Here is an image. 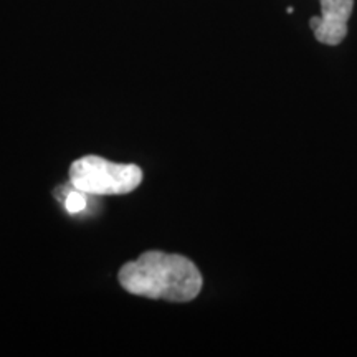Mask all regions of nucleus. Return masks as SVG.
I'll return each instance as SVG.
<instances>
[{
	"label": "nucleus",
	"mask_w": 357,
	"mask_h": 357,
	"mask_svg": "<svg viewBox=\"0 0 357 357\" xmlns=\"http://www.w3.org/2000/svg\"><path fill=\"white\" fill-rule=\"evenodd\" d=\"M128 293L149 300L187 303L202 289V275L187 257L176 253L146 252L128 261L118 275Z\"/></svg>",
	"instance_id": "obj_1"
},
{
	"label": "nucleus",
	"mask_w": 357,
	"mask_h": 357,
	"mask_svg": "<svg viewBox=\"0 0 357 357\" xmlns=\"http://www.w3.org/2000/svg\"><path fill=\"white\" fill-rule=\"evenodd\" d=\"M70 182L73 189L86 195H124L139 187L142 171L136 164H118L100 155H84L71 164Z\"/></svg>",
	"instance_id": "obj_2"
},
{
	"label": "nucleus",
	"mask_w": 357,
	"mask_h": 357,
	"mask_svg": "<svg viewBox=\"0 0 357 357\" xmlns=\"http://www.w3.org/2000/svg\"><path fill=\"white\" fill-rule=\"evenodd\" d=\"M321 17H312L310 26L318 42L339 45L347 35V22L351 19L354 0H319Z\"/></svg>",
	"instance_id": "obj_3"
},
{
	"label": "nucleus",
	"mask_w": 357,
	"mask_h": 357,
	"mask_svg": "<svg viewBox=\"0 0 357 357\" xmlns=\"http://www.w3.org/2000/svg\"><path fill=\"white\" fill-rule=\"evenodd\" d=\"M65 208L70 213H79L86 208V194L78 189H73L66 195Z\"/></svg>",
	"instance_id": "obj_4"
}]
</instances>
